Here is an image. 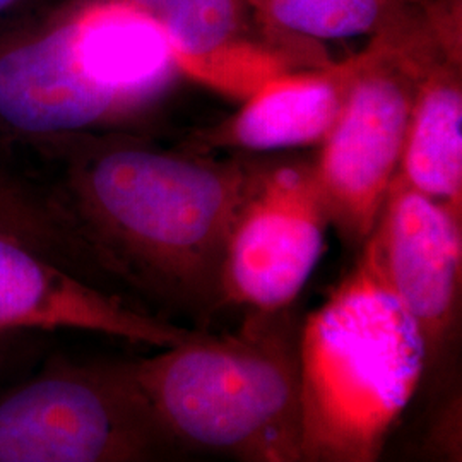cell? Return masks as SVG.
Returning a JSON list of instances; mask_svg holds the SVG:
<instances>
[{
    "mask_svg": "<svg viewBox=\"0 0 462 462\" xmlns=\"http://www.w3.org/2000/svg\"><path fill=\"white\" fill-rule=\"evenodd\" d=\"M462 21L440 13L372 34L355 66L339 116L320 143L315 180L329 225L362 247L394 182L414 98L430 59Z\"/></svg>",
    "mask_w": 462,
    "mask_h": 462,
    "instance_id": "5b68a950",
    "label": "cell"
},
{
    "mask_svg": "<svg viewBox=\"0 0 462 462\" xmlns=\"http://www.w3.org/2000/svg\"><path fill=\"white\" fill-rule=\"evenodd\" d=\"M394 182L462 216V36L444 42L430 59Z\"/></svg>",
    "mask_w": 462,
    "mask_h": 462,
    "instance_id": "7c38bea8",
    "label": "cell"
},
{
    "mask_svg": "<svg viewBox=\"0 0 462 462\" xmlns=\"http://www.w3.org/2000/svg\"><path fill=\"white\" fill-rule=\"evenodd\" d=\"M365 244L421 330L429 365L440 360L459 324L462 216L393 182Z\"/></svg>",
    "mask_w": 462,
    "mask_h": 462,
    "instance_id": "30bf717a",
    "label": "cell"
},
{
    "mask_svg": "<svg viewBox=\"0 0 462 462\" xmlns=\"http://www.w3.org/2000/svg\"><path fill=\"white\" fill-rule=\"evenodd\" d=\"M179 72L165 36L120 0H66L0 23V137L49 146L116 133Z\"/></svg>",
    "mask_w": 462,
    "mask_h": 462,
    "instance_id": "7a4b0ae2",
    "label": "cell"
},
{
    "mask_svg": "<svg viewBox=\"0 0 462 462\" xmlns=\"http://www.w3.org/2000/svg\"><path fill=\"white\" fill-rule=\"evenodd\" d=\"M165 36L179 72L245 99L273 78L329 66L320 43L269 30L245 0H120Z\"/></svg>",
    "mask_w": 462,
    "mask_h": 462,
    "instance_id": "9c48e42d",
    "label": "cell"
},
{
    "mask_svg": "<svg viewBox=\"0 0 462 462\" xmlns=\"http://www.w3.org/2000/svg\"><path fill=\"white\" fill-rule=\"evenodd\" d=\"M175 452L131 364L50 365L0 397V462H144Z\"/></svg>",
    "mask_w": 462,
    "mask_h": 462,
    "instance_id": "8992f818",
    "label": "cell"
},
{
    "mask_svg": "<svg viewBox=\"0 0 462 462\" xmlns=\"http://www.w3.org/2000/svg\"><path fill=\"white\" fill-rule=\"evenodd\" d=\"M252 13L276 33L320 43L372 36L420 16L418 9H399L389 0H245Z\"/></svg>",
    "mask_w": 462,
    "mask_h": 462,
    "instance_id": "4fadbf2b",
    "label": "cell"
},
{
    "mask_svg": "<svg viewBox=\"0 0 462 462\" xmlns=\"http://www.w3.org/2000/svg\"><path fill=\"white\" fill-rule=\"evenodd\" d=\"M60 154L49 196L78 276L166 322L211 320L252 163L168 151L131 134H86L45 146Z\"/></svg>",
    "mask_w": 462,
    "mask_h": 462,
    "instance_id": "6da1fadb",
    "label": "cell"
},
{
    "mask_svg": "<svg viewBox=\"0 0 462 462\" xmlns=\"http://www.w3.org/2000/svg\"><path fill=\"white\" fill-rule=\"evenodd\" d=\"M30 4H33V0H0V23L28 11Z\"/></svg>",
    "mask_w": 462,
    "mask_h": 462,
    "instance_id": "9a60e30c",
    "label": "cell"
},
{
    "mask_svg": "<svg viewBox=\"0 0 462 462\" xmlns=\"http://www.w3.org/2000/svg\"><path fill=\"white\" fill-rule=\"evenodd\" d=\"M24 192L0 173V332L88 330L162 349L198 330L146 314L72 273L49 199Z\"/></svg>",
    "mask_w": 462,
    "mask_h": 462,
    "instance_id": "52a82bcc",
    "label": "cell"
},
{
    "mask_svg": "<svg viewBox=\"0 0 462 462\" xmlns=\"http://www.w3.org/2000/svg\"><path fill=\"white\" fill-rule=\"evenodd\" d=\"M353 66L351 55L343 62L273 78L244 99L236 114L196 134L189 149L267 152L322 143L339 116Z\"/></svg>",
    "mask_w": 462,
    "mask_h": 462,
    "instance_id": "8fae6325",
    "label": "cell"
},
{
    "mask_svg": "<svg viewBox=\"0 0 462 462\" xmlns=\"http://www.w3.org/2000/svg\"><path fill=\"white\" fill-rule=\"evenodd\" d=\"M298 330L288 309L252 312L233 334L194 330L131 372L177 450L301 461Z\"/></svg>",
    "mask_w": 462,
    "mask_h": 462,
    "instance_id": "277c9868",
    "label": "cell"
},
{
    "mask_svg": "<svg viewBox=\"0 0 462 462\" xmlns=\"http://www.w3.org/2000/svg\"><path fill=\"white\" fill-rule=\"evenodd\" d=\"M329 216L314 163H252L223 263V301L252 312L290 309L324 250Z\"/></svg>",
    "mask_w": 462,
    "mask_h": 462,
    "instance_id": "ba28073f",
    "label": "cell"
},
{
    "mask_svg": "<svg viewBox=\"0 0 462 462\" xmlns=\"http://www.w3.org/2000/svg\"><path fill=\"white\" fill-rule=\"evenodd\" d=\"M0 334H4V332H0Z\"/></svg>",
    "mask_w": 462,
    "mask_h": 462,
    "instance_id": "2e32d148",
    "label": "cell"
},
{
    "mask_svg": "<svg viewBox=\"0 0 462 462\" xmlns=\"http://www.w3.org/2000/svg\"><path fill=\"white\" fill-rule=\"evenodd\" d=\"M360 250L298 330L301 461H377L429 368L418 324Z\"/></svg>",
    "mask_w": 462,
    "mask_h": 462,
    "instance_id": "3957f363",
    "label": "cell"
},
{
    "mask_svg": "<svg viewBox=\"0 0 462 462\" xmlns=\"http://www.w3.org/2000/svg\"><path fill=\"white\" fill-rule=\"evenodd\" d=\"M461 397H454L435 421L429 437V446L442 456H461Z\"/></svg>",
    "mask_w": 462,
    "mask_h": 462,
    "instance_id": "5bb4252c",
    "label": "cell"
}]
</instances>
